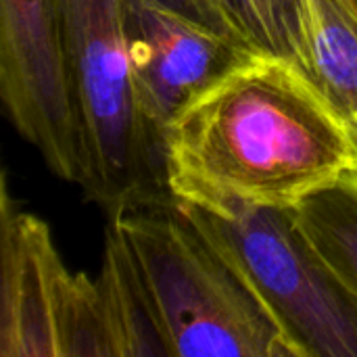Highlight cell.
<instances>
[{
	"mask_svg": "<svg viewBox=\"0 0 357 357\" xmlns=\"http://www.w3.org/2000/svg\"><path fill=\"white\" fill-rule=\"evenodd\" d=\"M295 63L339 113L357 149V0H297Z\"/></svg>",
	"mask_w": 357,
	"mask_h": 357,
	"instance_id": "8",
	"label": "cell"
},
{
	"mask_svg": "<svg viewBox=\"0 0 357 357\" xmlns=\"http://www.w3.org/2000/svg\"><path fill=\"white\" fill-rule=\"evenodd\" d=\"M234 36L251 52L295 61L297 0H218Z\"/></svg>",
	"mask_w": 357,
	"mask_h": 357,
	"instance_id": "11",
	"label": "cell"
},
{
	"mask_svg": "<svg viewBox=\"0 0 357 357\" xmlns=\"http://www.w3.org/2000/svg\"><path fill=\"white\" fill-rule=\"evenodd\" d=\"M0 190V357L113 356L96 280L67 270L46 222L17 207L6 178Z\"/></svg>",
	"mask_w": 357,
	"mask_h": 357,
	"instance_id": "5",
	"label": "cell"
},
{
	"mask_svg": "<svg viewBox=\"0 0 357 357\" xmlns=\"http://www.w3.org/2000/svg\"><path fill=\"white\" fill-rule=\"evenodd\" d=\"M295 215L318 255L357 295V172L310 195Z\"/></svg>",
	"mask_w": 357,
	"mask_h": 357,
	"instance_id": "10",
	"label": "cell"
},
{
	"mask_svg": "<svg viewBox=\"0 0 357 357\" xmlns=\"http://www.w3.org/2000/svg\"><path fill=\"white\" fill-rule=\"evenodd\" d=\"M111 354L167 356L117 228L107 222L100 276L96 278Z\"/></svg>",
	"mask_w": 357,
	"mask_h": 357,
	"instance_id": "9",
	"label": "cell"
},
{
	"mask_svg": "<svg viewBox=\"0 0 357 357\" xmlns=\"http://www.w3.org/2000/svg\"><path fill=\"white\" fill-rule=\"evenodd\" d=\"M84 174L79 188L109 213L172 201L163 140L134 92L123 0H59Z\"/></svg>",
	"mask_w": 357,
	"mask_h": 357,
	"instance_id": "3",
	"label": "cell"
},
{
	"mask_svg": "<svg viewBox=\"0 0 357 357\" xmlns=\"http://www.w3.org/2000/svg\"><path fill=\"white\" fill-rule=\"evenodd\" d=\"M167 356L299 357L234 259L172 199L109 213Z\"/></svg>",
	"mask_w": 357,
	"mask_h": 357,
	"instance_id": "2",
	"label": "cell"
},
{
	"mask_svg": "<svg viewBox=\"0 0 357 357\" xmlns=\"http://www.w3.org/2000/svg\"><path fill=\"white\" fill-rule=\"evenodd\" d=\"M0 98L46 167L79 186L82 132L59 0H0Z\"/></svg>",
	"mask_w": 357,
	"mask_h": 357,
	"instance_id": "6",
	"label": "cell"
},
{
	"mask_svg": "<svg viewBox=\"0 0 357 357\" xmlns=\"http://www.w3.org/2000/svg\"><path fill=\"white\" fill-rule=\"evenodd\" d=\"M123 27L138 109L161 140L197 94L251 52L153 0H123Z\"/></svg>",
	"mask_w": 357,
	"mask_h": 357,
	"instance_id": "7",
	"label": "cell"
},
{
	"mask_svg": "<svg viewBox=\"0 0 357 357\" xmlns=\"http://www.w3.org/2000/svg\"><path fill=\"white\" fill-rule=\"evenodd\" d=\"M176 201L297 207L357 172V149L331 102L284 56L247 52L163 130Z\"/></svg>",
	"mask_w": 357,
	"mask_h": 357,
	"instance_id": "1",
	"label": "cell"
},
{
	"mask_svg": "<svg viewBox=\"0 0 357 357\" xmlns=\"http://www.w3.org/2000/svg\"><path fill=\"white\" fill-rule=\"evenodd\" d=\"M178 203L245 272L299 357H357V295L312 247L295 207Z\"/></svg>",
	"mask_w": 357,
	"mask_h": 357,
	"instance_id": "4",
	"label": "cell"
},
{
	"mask_svg": "<svg viewBox=\"0 0 357 357\" xmlns=\"http://www.w3.org/2000/svg\"><path fill=\"white\" fill-rule=\"evenodd\" d=\"M178 15H184L186 19H192L205 27H211L220 33H226L234 40H238L224 15V10L220 8L218 0H153Z\"/></svg>",
	"mask_w": 357,
	"mask_h": 357,
	"instance_id": "12",
	"label": "cell"
}]
</instances>
